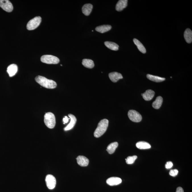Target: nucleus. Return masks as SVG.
Instances as JSON below:
<instances>
[{
  "label": "nucleus",
  "mask_w": 192,
  "mask_h": 192,
  "mask_svg": "<svg viewBox=\"0 0 192 192\" xmlns=\"http://www.w3.org/2000/svg\"><path fill=\"white\" fill-rule=\"evenodd\" d=\"M35 79L39 84L48 89H54L57 86V83L55 81L47 79L45 77L38 75L35 78Z\"/></svg>",
  "instance_id": "obj_1"
},
{
  "label": "nucleus",
  "mask_w": 192,
  "mask_h": 192,
  "mask_svg": "<svg viewBox=\"0 0 192 192\" xmlns=\"http://www.w3.org/2000/svg\"><path fill=\"white\" fill-rule=\"evenodd\" d=\"M109 125V121L104 119L101 120L98 123V126L94 132V136L99 138L102 136L106 131Z\"/></svg>",
  "instance_id": "obj_2"
},
{
  "label": "nucleus",
  "mask_w": 192,
  "mask_h": 192,
  "mask_svg": "<svg viewBox=\"0 0 192 192\" xmlns=\"http://www.w3.org/2000/svg\"><path fill=\"white\" fill-rule=\"evenodd\" d=\"M44 122L47 127L52 129L55 125V115L51 112L46 113L44 115Z\"/></svg>",
  "instance_id": "obj_3"
},
{
  "label": "nucleus",
  "mask_w": 192,
  "mask_h": 192,
  "mask_svg": "<svg viewBox=\"0 0 192 192\" xmlns=\"http://www.w3.org/2000/svg\"><path fill=\"white\" fill-rule=\"evenodd\" d=\"M41 62L48 64H57L59 63V59L57 57L51 55H42L41 58Z\"/></svg>",
  "instance_id": "obj_4"
},
{
  "label": "nucleus",
  "mask_w": 192,
  "mask_h": 192,
  "mask_svg": "<svg viewBox=\"0 0 192 192\" xmlns=\"http://www.w3.org/2000/svg\"><path fill=\"white\" fill-rule=\"evenodd\" d=\"M41 22L40 16H36L28 21L27 25V29L32 30L36 29L39 26Z\"/></svg>",
  "instance_id": "obj_5"
},
{
  "label": "nucleus",
  "mask_w": 192,
  "mask_h": 192,
  "mask_svg": "<svg viewBox=\"0 0 192 192\" xmlns=\"http://www.w3.org/2000/svg\"><path fill=\"white\" fill-rule=\"evenodd\" d=\"M128 116L129 119L134 122H140L142 119L141 115L139 112L133 110L129 111Z\"/></svg>",
  "instance_id": "obj_6"
},
{
  "label": "nucleus",
  "mask_w": 192,
  "mask_h": 192,
  "mask_svg": "<svg viewBox=\"0 0 192 192\" xmlns=\"http://www.w3.org/2000/svg\"><path fill=\"white\" fill-rule=\"evenodd\" d=\"M46 185L48 189L52 190L55 188L56 184V180L55 177L52 175H47L45 179Z\"/></svg>",
  "instance_id": "obj_7"
},
{
  "label": "nucleus",
  "mask_w": 192,
  "mask_h": 192,
  "mask_svg": "<svg viewBox=\"0 0 192 192\" xmlns=\"http://www.w3.org/2000/svg\"><path fill=\"white\" fill-rule=\"evenodd\" d=\"M0 7L8 12H11L13 9L12 3L8 0H0Z\"/></svg>",
  "instance_id": "obj_8"
},
{
  "label": "nucleus",
  "mask_w": 192,
  "mask_h": 192,
  "mask_svg": "<svg viewBox=\"0 0 192 192\" xmlns=\"http://www.w3.org/2000/svg\"><path fill=\"white\" fill-rule=\"evenodd\" d=\"M121 179L120 178L112 177L109 178L106 180V183L110 186L117 185L122 183Z\"/></svg>",
  "instance_id": "obj_9"
},
{
  "label": "nucleus",
  "mask_w": 192,
  "mask_h": 192,
  "mask_svg": "<svg viewBox=\"0 0 192 192\" xmlns=\"http://www.w3.org/2000/svg\"><path fill=\"white\" fill-rule=\"evenodd\" d=\"M68 116L69 117L70 119H71V121L69 124L66 127L64 128V130L65 131L71 130V129H72L74 126H75L77 122L76 118L74 115L71 114H69L68 115Z\"/></svg>",
  "instance_id": "obj_10"
},
{
  "label": "nucleus",
  "mask_w": 192,
  "mask_h": 192,
  "mask_svg": "<svg viewBox=\"0 0 192 192\" xmlns=\"http://www.w3.org/2000/svg\"><path fill=\"white\" fill-rule=\"evenodd\" d=\"M77 160L78 164L82 166H86L89 164V159L85 156H78L77 158Z\"/></svg>",
  "instance_id": "obj_11"
},
{
  "label": "nucleus",
  "mask_w": 192,
  "mask_h": 192,
  "mask_svg": "<svg viewBox=\"0 0 192 192\" xmlns=\"http://www.w3.org/2000/svg\"><path fill=\"white\" fill-rule=\"evenodd\" d=\"M109 76L110 79L114 82H117L119 80L123 78L121 74L117 72L110 73L109 74Z\"/></svg>",
  "instance_id": "obj_12"
},
{
  "label": "nucleus",
  "mask_w": 192,
  "mask_h": 192,
  "mask_svg": "<svg viewBox=\"0 0 192 192\" xmlns=\"http://www.w3.org/2000/svg\"><path fill=\"white\" fill-rule=\"evenodd\" d=\"M18 70V67L16 64H13L10 65L7 68V72L10 77L14 76Z\"/></svg>",
  "instance_id": "obj_13"
},
{
  "label": "nucleus",
  "mask_w": 192,
  "mask_h": 192,
  "mask_svg": "<svg viewBox=\"0 0 192 192\" xmlns=\"http://www.w3.org/2000/svg\"><path fill=\"white\" fill-rule=\"evenodd\" d=\"M155 95L154 91L149 89L146 90L144 93L142 94L143 98L145 100L150 101L153 99Z\"/></svg>",
  "instance_id": "obj_14"
},
{
  "label": "nucleus",
  "mask_w": 192,
  "mask_h": 192,
  "mask_svg": "<svg viewBox=\"0 0 192 192\" xmlns=\"http://www.w3.org/2000/svg\"><path fill=\"white\" fill-rule=\"evenodd\" d=\"M127 0H120L118 1L116 6V9L118 11H121L127 5Z\"/></svg>",
  "instance_id": "obj_15"
},
{
  "label": "nucleus",
  "mask_w": 192,
  "mask_h": 192,
  "mask_svg": "<svg viewBox=\"0 0 192 192\" xmlns=\"http://www.w3.org/2000/svg\"><path fill=\"white\" fill-rule=\"evenodd\" d=\"M93 8L92 4H86L84 5L82 8V13L85 15L88 16L90 15Z\"/></svg>",
  "instance_id": "obj_16"
},
{
  "label": "nucleus",
  "mask_w": 192,
  "mask_h": 192,
  "mask_svg": "<svg viewBox=\"0 0 192 192\" xmlns=\"http://www.w3.org/2000/svg\"><path fill=\"white\" fill-rule=\"evenodd\" d=\"M112 27L110 25H103L96 27L95 30L98 32L104 33L110 30Z\"/></svg>",
  "instance_id": "obj_17"
},
{
  "label": "nucleus",
  "mask_w": 192,
  "mask_h": 192,
  "mask_svg": "<svg viewBox=\"0 0 192 192\" xmlns=\"http://www.w3.org/2000/svg\"><path fill=\"white\" fill-rule=\"evenodd\" d=\"M184 37L186 42L190 44L192 41V32L189 28H187L185 31Z\"/></svg>",
  "instance_id": "obj_18"
},
{
  "label": "nucleus",
  "mask_w": 192,
  "mask_h": 192,
  "mask_svg": "<svg viewBox=\"0 0 192 192\" xmlns=\"http://www.w3.org/2000/svg\"><path fill=\"white\" fill-rule=\"evenodd\" d=\"M163 101V98L161 96H158L156 98V100L152 103V106L155 109H159L162 106Z\"/></svg>",
  "instance_id": "obj_19"
},
{
  "label": "nucleus",
  "mask_w": 192,
  "mask_h": 192,
  "mask_svg": "<svg viewBox=\"0 0 192 192\" xmlns=\"http://www.w3.org/2000/svg\"><path fill=\"white\" fill-rule=\"evenodd\" d=\"M133 41L135 45L137 47L138 49L141 52L143 53H146V48H145L143 44L139 40L136 39V38H134Z\"/></svg>",
  "instance_id": "obj_20"
},
{
  "label": "nucleus",
  "mask_w": 192,
  "mask_h": 192,
  "mask_svg": "<svg viewBox=\"0 0 192 192\" xmlns=\"http://www.w3.org/2000/svg\"><path fill=\"white\" fill-rule=\"evenodd\" d=\"M118 143L117 142H114L110 144L107 148L106 150L110 154H112L114 153L115 150L117 147Z\"/></svg>",
  "instance_id": "obj_21"
},
{
  "label": "nucleus",
  "mask_w": 192,
  "mask_h": 192,
  "mask_svg": "<svg viewBox=\"0 0 192 192\" xmlns=\"http://www.w3.org/2000/svg\"><path fill=\"white\" fill-rule=\"evenodd\" d=\"M137 147L140 149H145L150 148L151 146L147 142L144 141H140L136 143Z\"/></svg>",
  "instance_id": "obj_22"
},
{
  "label": "nucleus",
  "mask_w": 192,
  "mask_h": 192,
  "mask_svg": "<svg viewBox=\"0 0 192 192\" xmlns=\"http://www.w3.org/2000/svg\"><path fill=\"white\" fill-rule=\"evenodd\" d=\"M104 44L108 48L112 50L117 51L119 49V46L114 42L106 41L104 42Z\"/></svg>",
  "instance_id": "obj_23"
},
{
  "label": "nucleus",
  "mask_w": 192,
  "mask_h": 192,
  "mask_svg": "<svg viewBox=\"0 0 192 192\" xmlns=\"http://www.w3.org/2000/svg\"><path fill=\"white\" fill-rule=\"evenodd\" d=\"M146 77L148 79L156 82H162L166 80L164 78L160 77L155 76V75H149V74H148L146 75Z\"/></svg>",
  "instance_id": "obj_24"
},
{
  "label": "nucleus",
  "mask_w": 192,
  "mask_h": 192,
  "mask_svg": "<svg viewBox=\"0 0 192 192\" xmlns=\"http://www.w3.org/2000/svg\"><path fill=\"white\" fill-rule=\"evenodd\" d=\"M82 65L87 68H93L94 66V64L93 61L90 59H84L82 60Z\"/></svg>",
  "instance_id": "obj_25"
},
{
  "label": "nucleus",
  "mask_w": 192,
  "mask_h": 192,
  "mask_svg": "<svg viewBox=\"0 0 192 192\" xmlns=\"http://www.w3.org/2000/svg\"><path fill=\"white\" fill-rule=\"evenodd\" d=\"M137 156H129L126 159L127 164H132L134 163L135 160L137 159Z\"/></svg>",
  "instance_id": "obj_26"
},
{
  "label": "nucleus",
  "mask_w": 192,
  "mask_h": 192,
  "mask_svg": "<svg viewBox=\"0 0 192 192\" xmlns=\"http://www.w3.org/2000/svg\"><path fill=\"white\" fill-rule=\"evenodd\" d=\"M178 173V171L177 169H173L170 170L169 172V175L172 176H177Z\"/></svg>",
  "instance_id": "obj_27"
},
{
  "label": "nucleus",
  "mask_w": 192,
  "mask_h": 192,
  "mask_svg": "<svg viewBox=\"0 0 192 192\" xmlns=\"http://www.w3.org/2000/svg\"><path fill=\"white\" fill-rule=\"evenodd\" d=\"M165 166L166 169L171 168L173 166V163L172 162H168L166 163Z\"/></svg>",
  "instance_id": "obj_28"
},
{
  "label": "nucleus",
  "mask_w": 192,
  "mask_h": 192,
  "mask_svg": "<svg viewBox=\"0 0 192 192\" xmlns=\"http://www.w3.org/2000/svg\"><path fill=\"white\" fill-rule=\"evenodd\" d=\"M69 119H68L67 117V116H65V117L63 119V121L64 122L63 123L64 124L68 123V121H69Z\"/></svg>",
  "instance_id": "obj_29"
},
{
  "label": "nucleus",
  "mask_w": 192,
  "mask_h": 192,
  "mask_svg": "<svg viewBox=\"0 0 192 192\" xmlns=\"http://www.w3.org/2000/svg\"><path fill=\"white\" fill-rule=\"evenodd\" d=\"M176 192H184L183 188L181 187H178L176 189Z\"/></svg>",
  "instance_id": "obj_30"
}]
</instances>
